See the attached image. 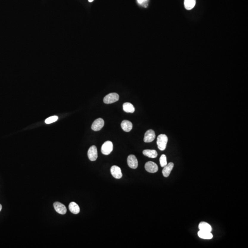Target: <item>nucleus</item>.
<instances>
[{"instance_id": "nucleus-16", "label": "nucleus", "mask_w": 248, "mask_h": 248, "mask_svg": "<svg viewBox=\"0 0 248 248\" xmlns=\"http://www.w3.org/2000/svg\"><path fill=\"white\" fill-rule=\"evenodd\" d=\"M199 228L201 231H207L211 232L212 227L210 224L206 222H201L199 225Z\"/></svg>"}, {"instance_id": "nucleus-5", "label": "nucleus", "mask_w": 248, "mask_h": 248, "mask_svg": "<svg viewBox=\"0 0 248 248\" xmlns=\"http://www.w3.org/2000/svg\"><path fill=\"white\" fill-rule=\"evenodd\" d=\"M145 168L149 173H155L158 171V166L157 164L152 161L147 162L145 165Z\"/></svg>"}, {"instance_id": "nucleus-14", "label": "nucleus", "mask_w": 248, "mask_h": 248, "mask_svg": "<svg viewBox=\"0 0 248 248\" xmlns=\"http://www.w3.org/2000/svg\"><path fill=\"white\" fill-rule=\"evenodd\" d=\"M69 210L71 213L74 214H77L80 211V208L78 205L74 202H71L68 206Z\"/></svg>"}, {"instance_id": "nucleus-19", "label": "nucleus", "mask_w": 248, "mask_h": 248, "mask_svg": "<svg viewBox=\"0 0 248 248\" xmlns=\"http://www.w3.org/2000/svg\"><path fill=\"white\" fill-rule=\"evenodd\" d=\"M160 164L162 167H164L167 164V162L166 156V155H162L161 156L160 159Z\"/></svg>"}, {"instance_id": "nucleus-8", "label": "nucleus", "mask_w": 248, "mask_h": 248, "mask_svg": "<svg viewBox=\"0 0 248 248\" xmlns=\"http://www.w3.org/2000/svg\"><path fill=\"white\" fill-rule=\"evenodd\" d=\"M53 206L56 212L61 215H64L67 212V208L63 204L60 202H56L53 204Z\"/></svg>"}, {"instance_id": "nucleus-18", "label": "nucleus", "mask_w": 248, "mask_h": 248, "mask_svg": "<svg viewBox=\"0 0 248 248\" xmlns=\"http://www.w3.org/2000/svg\"><path fill=\"white\" fill-rule=\"evenodd\" d=\"M184 4L187 10H191L195 6L196 0H184Z\"/></svg>"}, {"instance_id": "nucleus-9", "label": "nucleus", "mask_w": 248, "mask_h": 248, "mask_svg": "<svg viewBox=\"0 0 248 248\" xmlns=\"http://www.w3.org/2000/svg\"><path fill=\"white\" fill-rule=\"evenodd\" d=\"M127 164L132 169H135L138 167V161L135 156L131 155L127 158Z\"/></svg>"}, {"instance_id": "nucleus-12", "label": "nucleus", "mask_w": 248, "mask_h": 248, "mask_svg": "<svg viewBox=\"0 0 248 248\" xmlns=\"http://www.w3.org/2000/svg\"><path fill=\"white\" fill-rule=\"evenodd\" d=\"M121 127L123 131L126 132H129L132 129V124L130 121L124 120L122 122Z\"/></svg>"}, {"instance_id": "nucleus-10", "label": "nucleus", "mask_w": 248, "mask_h": 248, "mask_svg": "<svg viewBox=\"0 0 248 248\" xmlns=\"http://www.w3.org/2000/svg\"><path fill=\"white\" fill-rule=\"evenodd\" d=\"M155 138V134L153 130H149L145 134L144 142L145 143H151L153 142Z\"/></svg>"}, {"instance_id": "nucleus-6", "label": "nucleus", "mask_w": 248, "mask_h": 248, "mask_svg": "<svg viewBox=\"0 0 248 248\" xmlns=\"http://www.w3.org/2000/svg\"><path fill=\"white\" fill-rule=\"evenodd\" d=\"M104 125V121L102 118H99L96 120L91 126L92 130L94 131H99L101 130Z\"/></svg>"}, {"instance_id": "nucleus-15", "label": "nucleus", "mask_w": 248, "mask_h": 248, "mask_svg": "<svg viewBox=\"0 0 248 248\" xmlns=\"http://www.w3.org/2000/svg\"><path fill=\"white\" fill-rule=\"evenodd\" d=\"M143 153L145 156L150 158H155L158 156V153L155 150H144Z\"/></svg>"}, {"instance_id": "nucleus-1", "label": "nucleus", "mask_w": 248, "mask_h": 248, "mask_svg": "<svg viewBox=\"0 0 248 248\" xmlns=\"http://www.w3.org/2000/svg\"><path fill=\"white\" fill-rule=\"evenodd\" d=\"M168 137L165 134H160L157 138V144L160 150L164 151L166 148Z\"/></svg>"}, {"instance_id": "nucleus-23", "label": "nucleus", "mask_w": 248, "mask_h": 248, "mask_svg": "<svg viewBox=\"0 0 248 248\" xmlns=\"http://www.w3.org/2000/svg\"><path fill=\"white\" fill-rule=\"evenodd\" d=\"M94 0H88L89 2H91L93 1Z\"/></svg>"}, {"instance_id": "nucleus-11", "label": "nucleus", "mask_w": 248, "mask_h": 248, "mask_svg": "<svg viewBox=\"0 0 248 248\" xmlns=\"http://www.w3.org/2000/svg\"><path fill=\"white\" fill-rule=\"evenodd\" d=\"M173 167H174V164L172 162H170L169 164H167L166 166L164 167V169L162 170V173L164 177H169Z\"/></svg>"}, {"instance_id": "nucleus-13", "label": "nucleus", "mask_w": 248, "mask_h": 248, "mask_svg": "<svg viewBox=\"0 0 248 248\" xmlns=\"http://www.w3.org/2000/svg\"><path fill=\"white\" fill-rule=\"evenodd\" d=\"M198 236L200 238L205 239H210L213 238L212 233L207 231H200L198 233Z\"/></svg>"}, {"instance_id": "nucleus-7", "label": "nucleus", "mask_w": 248, "mask_h": 248, "mask_svg": "<svg viewBox=\"0 0 248 248\" xmlns=\"http://www.w3.org/2000/svg\"><path fill=\"white\" fill-rule=\"evenodd\" d=\"M110 171L113 177L116 179H121L122 177L121 170L120 167L118 166H112L111 168Z\"/></svg>"}, {"instance_id": "nucleus-3", "label": "nucleus", "mask_w": 248, "mask_h": 248, "mask_svg": "<svg viewBox=\"0 0 248 248\" xmlns=\"http://www.w3.org/2000/svg\"><path fill=\"white\" fill-rule=\"evenodd\" d=\"M119 99V96L116 93H111L105 96L104 102L106 104H110L118 101Z\"/></svg>"}, {"instance_id": "nucleus-20", "label": "nucleus", "mask_w": 248, "mask_h": 248, "mask_svg": "<svg viewBox=\"0 0 248 248\" xmlns=\"http://www.w3.org/2000/svg\"><path fill=\"white\" fill-rule=\"evenodd\" d=\"M58 117L57 116H52L46 118L45 120V123L46 124H49L56 121L58 120Z\"/></svg>"}, {"instance_id": "nucleus-17", "label": "nucleus", "mask_w": 248, "mask_h": 248, "mask_svg": "<svg viewBox=\"0 0 248 248\" xmlns=\"http://www.w3.org/2000/svg\"><path fill=\"white\" fill-rule=\"evenodd\" d=\"M123 108L124 111L127 113H132L134 112L135 110L134 106L130 102L124 103L123 105Z\"/></svg>"}, {"instance_id": "nucleus-4", "label": "nucleus", "mask_w": 248, "mask_h": 248, "mask_svg": "<svg viewBox=\"0 0 248 248\" xmlns=\"http://www.w3.org/2000/svg\"><path fill=\"white\" fill-rule=\"evenodd\" d=\"M88 157L91 161H93L96 160L98 158V150L95 145L91 146L88 151Z\"/></svg>"}, {"instance_id": "nucleus-21", "label": "nucleus", "mask_w": 248, "mask_h": 248, "mask_svg": "<svg viewBox=\"0 0 248 248\" xmlns=\"http://www.w3.org/2000/svg\"><path fill=\"white\" fill-rule=\"evenodd\" d=\"M148 0H138V2L139 4L141 5H144V4L148 1Z\"/></svg>"}, {"instance_id": "nucleus-22", "label": "nucleus", "mask_w": 248, "mask_h": 248, "mask_svg": "<svg viewBox=\"0 0 248 248\" xmlns=\"http://www.w3.org/2000/svg\"><path fill=\"white\" fill-rule=\"evenodd\" d=\"M1 209H2V205L0 204V211H1Z\"/></svg>"}, {"instance_id": "nucleus-2", "label": "nucleus", "mask_w": 248, "mask_h": 248, "mask_svg": "<svg viewBox=\"0 0 248 248\" xmlns=\"http://www.w3.org/2000/svg\"><path fill=\"white\" fill-rule=\"evenodd\" d=\"M113 150V144L110 141H106L102 145L101 152L104 155H109Z\"/></svg>"}]
</instances>
